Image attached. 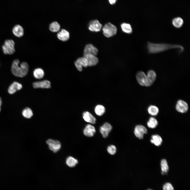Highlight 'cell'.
I'll use <instances>...</instances> for the list:
<instances>
[{
    "mask_svg": "<svg viewBox=\"0 0 190 190\" xmlns=\"http://www.w3.org/2000/svg\"><path fill=\"white\" fill-rule=\"evenodd\" d=\"M2 100L1 98L0 97V107L1 106L2 104Z\"/></svg>",
    "mask_w": 190,
    "mask_h": 190,
    "instance_id": "36",
    "label": "cell"
},
{
    "mask_svg": "<svg viewBox=\"0 0 190 190\" xmlns=\"http://www.w3.org/2000/svg\"><path fill=\"white\" fill-rule=\"evenodd\" d=\"M148 111L150 115L152 116H155L158 114L159 110L156 106L152 105L148 107Z\"/></svg>",
    "mask_w": 190,
    "mask_h": 190,
    "instance_id": "26",
    "label": "cell"
},
{
    "mask_svg": "<svg viewBox=\"0 0 190 190\" xmlns=\"http://www.w3.org/2000/svg\"><path fill=\"white\" fill-rule=\"evenodd\" d=\"M98 52L97 48L91 44H88L85 46L84 50V55L89 54L96 56Z\"/></svg>",
    "mask_w": 190,
    "mask_h": 190,
    "instance_id": "13",
    "label": "cell"
},
{
    "mask_svg": "<svg viewBox=\"0 0 190 190\" xmlns=\"http://www.w3.org/2000/svg\"><path fill=\"white\" fill-rule=\"evenodd\" d=\"M1 107H0V112L1 111Z\"/></svg>",
    "mask_w": 190,
    "mask_h": 190,
    "instance_id": "37",
    "label": "cell"
},
{
    "mask_svg": "<svg viewBox=\"0 0 190 190\" xmlns=\"http://www.w3.org/2000/svg\"><path fill=\"white\" fill-rule=\"evenodd\" d=\"M147 190H152L150 189H148Z\"/></svg>",
    "mask_w": 190,
    "mask_h": 190,
    "instance_id": "38",
    "label": "cell"
},
{
    "mask_svg": "<svg viewBox=\"0 0 190 190\" xmlns=\"http://www.w3.org/2000/svg\"><path fill=\"white\" fill-rule=\"evenodd\" d=\"M104 35L107 37H110L115 35L117 32L116 27L110 22L105 24L102 28Z\"/></svg>",
    "mask_w": 190,
    "mask_h": 190,
    "instance_id": "3",
    "label": "cell"
},
{
    "mask_svg": "<svg viewBox=\"0 0 190 190\" xmlns=\"http://www.w3.org/2000/svg\"><path fill=\"white\" fill-rule=\"evenodd\" d=\"M58 38L60 40L63 41L68 40L70 37L69 32L64 29H62L57 34Z\"/></svg>",
    "mask_w": 190,
    "mask_h": 190,
    "instance_id": "17",
    "label": "cell"
},
{
    "mask_svg": "<svg viewBox=\"0 0 190 190\" xmlns=\"http://www.w3.org/2000/svg\"><path fill=\"white\" fill-rule=\"evenodd\" d=\"M83 132L84 134L86 136L92 137L95 134L96 130L93 126L91 124H88L85 126Z\"/></svg>",
    "mask_w": 190,
    "mask_h": 190,
    "instance_id": "15",
    "label": "cell"
},
{
    "mask_svg": "<svg viewBox=\"0 0 190 190\" xmlns=\"http://www.w3.org/2000/svg\"><path fill=\"white\" fill-rule=\"evenodd\" d=\"M162 173L163 174L167 173L169 170V166L167 160L163 159H162L160 163Z\"/></svg>",
    "mask_w": 190,
    "mask_h": 190,
    "instance_id": "27",
    "label": "cell"
},
{
    "mask_svg": "<svg viewBox=\"0 0 190 190\" xmlns=\"http://www.w3.org/2000/svg\"><path fill=\"white\" fill-rule=\"evenodd\" d=\"M74 64L76 68L79 71L81 72L82 71L83 66L77 61H75Z\"/></svg>",
    "mask_w": 190,
    "mask_h": 190,
    "instance_id": "34",
    "label": "cell"
},
{
    "mask_svg": "<svg viewBox=\"0 0 190 190\" xmlns=\"http://www.w3.org/2000/svg\"><path fill=\"white\" fill-rule=\"evenodd\" d=\"M121 27L122 31L127 34H131L132 31V29L131 25L129 23H122Z\"/></svg>",
    "mask_w": 190,
    "mask_h": 190,
    "instance_id": "23",
    "label": "cell"
},
{
    "mask_svg": "<svg viewBox=\"0 0 190 190\" xmlns=\"http://www.w3.org/2000/svg\"><path fill=\"white\" fill-rule=\"evenodd\" d=\"M158 124L156 119L154 117H150L147 122L148 126L150 128L153 129L156 127Z\"/></svg>",
    "mask_w": 190,
    "mask_h": 190,
    "instance_id": "29",
    "label": "cell"
},
{
    "mask_svg": "<svg viewBox=\"0 0 190 190\" xmlns=\"http://www.w3.org/2000/svg\"><path fill=\"white\" fill-rule=\"evenodd\" d=\"M102 25L97 20L91 21L89 23L88 29L90 31L94 32L100 31L102 28Z\"/></svg>",
    "mask_w": 190,
    "mask_h": 190,
    "instance_id": "8",
    "label": "cell"
},
{
    "mask_svg": "<svg viewBox=\"0 0 190 190\" xmlns=\"http://www.w3.org/2000/svg\"><path fill=\"white\" fill-rule=\"evenodd\" d=\"M147 132V130L146 128L141 125H137L134 129V133L135 136L140 139H142L144 135Z\"/></svg>",
    "mask_w": 190,
    "mask_h": 190,
    "instance_id": "6",
    "label": "cell"
},
{
    "mask_svg": "<svg viewBox=\"0 0 190 190\" xmlns=\"http://www.w3.org/2000/svg\"><path fill=\"white\" fill-rule=\"evenodd\" d=\"M147 48L148 52L150 54H156L172 49H178L179 53L184 50V48L178 44H170L165 43H155L148 42Z\"/></svg>",
    "mask_w": 190,
    "mask_h": 190,
    "instance_id": "1",
    "label": "cell"
},
{
    "mask_svg": "<svg viewBox=\"0 0 190 190\" xmlns=\"http://www.w3.org/2000/svg\"><path fill=\"white\" fill-rule=\"evenodd\" d=\"M150 142L155 146H159L161 144L162 140L160 136L158 135H155L152 136Z\"/></svg>",
    "mask_w": 190,
    "mask_h": 190,
    "instance_id": "21",
    "label": "cell"
},
{
    "mask_svg": "<svg viewBox=\"0 0 190 190\" xmlns=\"http://www.w3.org/2000/svg\"><path fill=\"white\" fill-rule=\"evenodd\" d=\"M136 78L139 84L141 86H145L146 81V74L142 71L138 72L136 74Z\"/></svg>",
    "mask_w": 190,
    "mask_h": 190,
    "instance_id": "10",
    "label": "cell"
},
{
    "mask_svg": "<svg viewBox=\"0 0 190 190\" xmlns=\"http://www.w3.org/2000/svg\"><path fill=\"white\" fill-rule=\"evenodd\" d=\"M110 3L112 5L115 4L117 0H108Z\"/></svg>",
    "mask_w": 190,
    "mask_h": 190,
    "instance_id": "35",
    "label": "cell"
},
{
    "mask_svg": "<svg viewBox=\"0 0 190 190\" xmlns=\"http://www.w3.org/2000/svg\"><path fill=\"white\" fill-rule=\"evenodd\" d=\"M33 75L34 77L38 79H41L44 75V70L42 69L38 68L35 69L33 71Z\"/></svg>",
    "mask_w": 190,
    "mask_h": 190,
    "instance_id": "22",
    "label": "cell"
},
{
    "mask_svg": "<svg viewBox=\"0 0 190 190\" xmlns=\"http://www.w3.org/2000/svg\"><path fill=\"white\" fill-rule=\"evenodd\" d=\"M175 108L178 112L184 113L187 111L188 109V104L186 102L180 99L177 102Z\"/></svg>",
    "mask_w": 190,
    "mask_h": 190,
    "instance_id": "7",
    "label": "cell"
},
{
    "mask_svg": "<svg viewBox=\"0 0 190 190\" xmlns=\"http://www.w3.org/2000/svg\"><path fill=\"white\" fill-rule=\"evenodd\" d=\"M22 114L25 117L27 118H30L33 115L32 110L28 107H27L23 109Z\"/></svg>",
    "mask_w": 190,
    "mask_h": 190,
    "instance_id": "30",
    "label": "cell"
},
{
    "mask_svg": "<svg viewBox=\"0 0 190 190\" xmlns=\"http://www.w3.org/2000/svg\"><path fill=\"white\" fill-rule=\"evenodd\" d=\"M94 112L97 115L99 116H101L105 112V108L103 105L98 104L94 108Z\"/></svg>",
    "mask_w": 190,
    "mask_h": 190,
    "instance_id": "24",
    "label": "cell"
},
{
    "mask_svg": "<svg viewBox=\"0 0 190 190\" xmlns=\"http://www.w3.org/2000/svg\"><path fill=\"white\" fill-rule=\"evenodd\" d=\"M84 57L86 59L89 66H95L98 62V59L95 55L89 54H84Z\"/></svg>",
    "mask_w": 190,
    "mask_h": 190,
    "instance_id": "12",
    "label": "cell"
},
{
    "mask_svg": "<svg viewBox=\"0 0 190 190\" xmlns=\"http://www.w3.org/2000/svg\"><path fill=\"white\" fill-rule=\"evenodd\" d=\"M76 61L83 67H87L88 66L87 61L84 57L78 58Z\"/></svg>",
    "mask_w": 190,
    "mask_h": 190,
    "instance_id": "31",
    "label": "cell"
},
{
    "mask_svg": "<svg viewBox=\"0 0 190 190\" xmlns=\"http://www.w3.org/2000/svg\"><path fill=\"white\" fill-rule=\"evenodd\" d=\"M173 26L177 28H179L183 26L184 21L181 17H178L173 18L172 21Z\"/></svg>",
    "mask_w": 190,
    "mask_h": 190,
    "instance_id": "20",
    "label": "cell"
},
{
    "mask_svg": "<svg viewBox=\"0 0 190 190\" xmlns=\"http://www.w3.org/2000/svg\"><path fill=\"white\" fill-rule=\"evenodd\" d=\"M112 128V127L111 125L106 122L100 127L99 130L103 137L104 138H106L108 136Z\"/></svg>",
    "mask_w": 190,
    "mask_h": 190,
    "instance_id": "11",
    "label": "cell"
},
{
    "mask_svg": "<svg viewBox=\"0 0 190 190\" xmlns=\"http://www.w3.org/2000/svg\"><path fill=\"white\" fill-rule=\"evenodd\" d=\"M33 86L35 88H48L50 87L51 83L49 81L45 80L34 82L33 83Z\"/></svg>",
    "mask_w": 190,
    "mask_h": 190,
    "instance_id": "14",
    "label": "cell"
},
{
    "mask_svg": "<svg viewBox=\"0 0 190 190\" xmlns=\"http://www.w3.org/2000/svg\"><path fill=\"white\" fill-rule=\"evenodd\" d=\"M163 190H174L172 185L169 183H165L163 186Z\"/></svg>",
    "mask_w": 190,
    "mask_h": 190,
    "instance_id": "33",
    "label": "cell"
},
{
    "mask_svg": "<svg viewBox=\"0 0 190 190\" xmlns=\"http://www.w3.org/2000/svg\"><path fill=\"white\" fill-rule=\"evenodd\" d=\"M15 42L11 39L6 40L2 46L3 51L5 54L12 55L15 51Z\"/></svg>",
    "mask_w": 190,
    "mask_h": 190,
    "instance_id": "4",
    "label": "cell"
},
{
    "mask_svg": "<svg viewBox=\"0 0 190 190\" xmlns=\"http://www.w3.org/2000/svg\"><path fill=\"white\" fill-rule=\"evenodd\" d=\"M59 24L57 22L54 21L51 23L49 26L50 30L53 32H58L60 29Z\"/></svg>",
    "mask_w": 190,
    "mask_h": 190,
    "instance_id": "28",
    "label": "cell"
},
{
    "mask_svg": "<svg viewBox=\"0 0 190 190\" xmlns=\"http://www.w3.org/2000/svg\"><path fill=\"white\" fill-rule=\"evenodd\" d=\"M22 87V84L17 82H14L9 86L8 92L9 93L12 94L17 91L21 89Z\"/></svg>",
    "mask_w": 190,
    "mask_h": 190,
    "instance_id": "16",
    "label": "cell"
},
{
    "mask_svg": "<svg viewBox=\"0 0 190 190\" xmlns=\"http://www.w3.org/2000/svg\"><path fill=\"white\" fill-rule=\"evenodd\" d=\"M46 142L50 149L54 153L57 152L61 148V143L58 141L50 139L46 141Z\"/></svg>",
    "mask_w": 190,
    "mask_h": 190,
    "instance_id": "5",
    "label": "cell"
},
{
    "mask_svg": "<svg viewBox=\"0 0 190 190\" xmlns=\"http://www.w3.org/2000/svg\"><path fill=\"white\" fill-rule=\"evenodd\" d=\"M83 117L86 122L94 124L96 123V119L95 117L89 112L87 111L83 113Z\"/></svg>",
    "mask_w": 190,
    "mask_h": 190,
    "instance_id": "18",
    "label": "cell"
},
{
    "mask_svg": "<svg viewBox=\"0 0 190 190\" xmlns=\"http://www.w3.org/2000/svg\"><path fill=\"white\" fill-rule=\"evenodd\" d=\"M107 150L109 154L111 155H113L116 152V148L115 145H111L108 146Z\"/></svg>",
    "mask_w": 190,
    "mask_h": 190,
    "instance_id": "32",
    "label": "cell"
},
{
    "mask_svg": "<svg viewBox=\"0 0 190 190\" xmlns=\"http://www.w3.org/2000/svg\"><path fill=\"white\" fill-rule=\"evenodd\" d=\"M146 75L147 81L145 86L149 87L151 86L155 80L156 74L154 70H150L148 72Z\"/></svg>",
    "mask_w": 190,
    "mask_h": 190,
    "instance_id": "9",
    "label": "cell"
},
{
    "mask_svg": "<svg viewBox=\"0 0 190 190\" xmlns=\"http://www.w3.org/2000/svg\"><path fill=\"white\" fill-rule=\"evenodd\" d=\"M12 31L13 34L16 37H20L24 34V30L22 27L19 25H15L13 28Z\"/></svg>",
    "mask_w": 190,
    "mask_h": 190,
    "instance_id": "19",
    "label": "cell"
},
{
    "mask_svg": "<svg viewBox=\"0 0 190 190\" xmlns=\"http://www.w3.org/2000/svg\"><path fill=\"white\" fill-rule=\"evenodd\" d=\"M28 69V65L27 62H23L20 63L19 60L17 59L13 61L11 70L15 76L19 77H25L27 74Z\"/></svg>",
    "mask_w": 190,
    "mask_h": 190,
    "instance_id": "2",
    "label": "cell"
},
{
    "mask_svg": "<svg viewBox=\"0 0 190 190\" xmlns=\"http://www.w3.org/2000/svg\"><path fill=\"white\" fill-rule=\"evenodd\" d=\"M77 159L73 157L70 156L67 158L66 160V163L69 167H74L78 163Z\"/></svg>",
    "mask_w": 190,
    "mask_h": 190,
    "instance_id": "25",
    "label": "cell"
}]
</instances>
